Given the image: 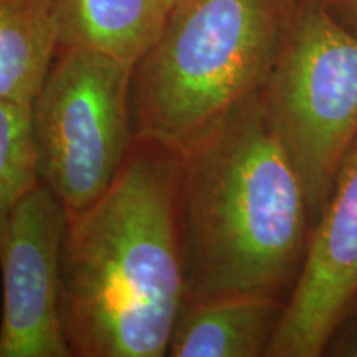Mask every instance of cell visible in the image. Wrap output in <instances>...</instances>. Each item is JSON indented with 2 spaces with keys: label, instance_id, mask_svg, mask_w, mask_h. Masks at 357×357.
I'll return each instance as SVG.
<instances>
[{
  "label": "cell",
  "instance_id": "1",
  "mask_svg": "<svg viewBox=\"0 0 357 357\" xmlns=\"http://www.w3.org/2000/svg\"><path fill=\"white\" fill-rule=\"evenodd\" d=\"M184 154L134 137L108 190L66 213L60 312L71 357H164L185 305Z\"/></svg>",
  "mask_w": 357,
  "mask_h": 357
},
{
  "label": "cell",
  "instance_id": "2",
  "mask_svg": "<svg viewBox=\"0 0 357 357\" xmlns=\"http://www.w3.org/2000/svg\"><path fill=\"white\" fill-rule=\"evenodd\" d=\"M185 303L288 300L312 218L301 177L253 93L184 153Z\"/></svg>",
  "mask_w": 357,
  "mask_h": 357
},
{
  "label": "cell",
  "instance_id": "3",
  "mask_svg": "<svg viewBox=\"0 0 357 357\" xmlns=\"http://www.w3.org/2000/svg\"><path fill=\"white\" fill-rule=\"evenodd\" d=\"M298 0H178L153 47L134 63V137L178 153L261 91Z\"/></svg>",
  "mask_w": 357,
  "mask_h": 357
},
{
  "label": "cell",
  "instance_id": "4",
  "mask_svg": "<svg viewBox=\"0 0 357 357\" xmlns=\"http://www.w3.org/2000/svg\"><path fill=\"white\" fill-rule=\"evenodd\" d=\"M261 95L314 223L357 144V33L324 0L296 2Z\"/></svg>",
  "mask_w": 357,
  "mask_h": 357
},
{
  "label": "cell",
  "instance_id": "5",
  "mask_svg": "<svg viewBox=\"0 0 357 357\" xmlns=\"http://www.w3.org/2000/svg\"><path fill=\"white\" fill-rule=\"evenodd\" d=\"M132 63L61 48L32 101L40 182L66 213L95 204L113 184L134 139Z\"/></svg>",
  "mask_w": 357,
  "mask_h": 357
},
{
  "label": "cell",
  "instance_id": "6",
  "mask_svg": "<svg viewBox=\"0 0 357 357\" xmlns=\"http://www.w3.org/2000/svg\"><path fill=\"white\" fill-rule=\"evenodd\" d=\"M66 218L42 182L13 208L0 245V357H71L60 312Z\"/></svg>",
  "mask_w": 357,
  "mask_h": 357
},
{
  "label": "cell",
  "instance_id": "7",
  "mask_svg": "<svg viewBox=\"0 0 357 357\" xmlns=\"http://www.w3.org/2000/svg\"><path fill=\"white\" fill-rule=\"evenodd\" d=\"M357 305V144L312 223L300 275L266 357H319Z\"/></svg>",
  "mask_w": 357,
  "mask_h": 357
},
{
  "label": "cell",
  "instance_id": "8",
  "mask_svg": "<svg viewBox=\"0 0 357 357\" xmlns=\"http://www.w3.org/2000/svg\"><path fill=\"white\" fill-rule=\"evenodd\" d=\"M287 301L245 294L185 303L167 346L169 357H261Z\"/></svg>",
  "mask_w": 357,
  "mask_h": 357
},
{
  "label": "cell",
  "instance_id": "9",
  "mask_svg": "<svg viewBox=\"0 0 357 357\" xmlns=\"http://www.w3.org/2000/svg\"><path fill=\"white\" fill-rule=\"evenodd\" d=\"M169 0H56L61 48L136 63L166 25Z\"/></svg>",
  "mask_w": 357,
  "mask_h": 357
},
{
  "label": "cell",
  "instance_id": "10",
  "mask_svg": "<svg viewBox=\"0 0 357 357\" xmlns=\"http://www.w3.org/2000/svg\"><path fill=\"white\" fill-rule=\"evenodd\" d=\"M58 50L56 0H0V98L32 105Z\"/></svg>",
  "mask_w": 357,
  "mask_h": 357
},
{
  "label": "cell",
  "instance_id": "11",
  "mask_svg": "<svg viewBox=\"0 0 357 357\" xmlns=\"http://www.w3.org/2000/svg\"><path fill=\"white\" fill-rule=\"evenodd\" d=\"M38 184L32 105L0 98V245L13 208Z\"/></svg>",
  "mask_w": 357,
  "mask_h": 357
},
{
  "label": "cell",
  "instance_id": "12",
  "mask_svg": "<svg viewBox=\"0 0 357 357\" xmlns=\"http://www.w3.org/2000/svg\"><path fill=\"white\" fill-rule=\"evenodd\" d=\"M326 356L357 357V305L339 323L324 349Z\"/></svg>",
  "mask_w": 357,
  "mask_h": 357
},
{
  "label": "cell",
  "instance_id": "13",
  "mask_svg": "<svg viewBox=\"0 0 357 357\" xmlns=\"http://www.w3.org/2000/svg\"><path fill=\"white\" fill-rule=\"evenodd\" d=\"M329 10L344 24L347 29L357 33V0H324Z\"/></svg>",
  "mask_w": 357,
  "mask_h": 357
},
{
  "label": "cell",
  "instance_id": "14",
  "mask_svg": "<svg viewBox=\"0 0 357 357\" xmlns=\"http://www.w3.org/2000/svg\"><path fill=\"white\" fill-rule=\"evenodd\" d=\"M178 2V0H169V3H171V6L174 7V6H176V3Z\"/></svg>",
  "mask_w": 357,
  "mask_h": 357
}]
</instances>
